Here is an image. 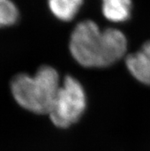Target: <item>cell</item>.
Wrapping results in <instances>:
<instances>
[{
	"label": "cell",
	"instance_id": "obj_1",
	"mask_svg": "<svg viewBox=\"0 0 150 151\" xmlns=\"http://www.w3.org/2000/svg\"><path fill=\"white\" fill-rule=\"evenodd\" d=\"M74 59L83 67L102 68L122 59L127 51V38L115 28L101 30L93 20L80 22L74 27L69 41Z\"/></svg>",
	"mask_w": 150,
	"mask_h": 151
},
{
	"label": "cell",
	"instance_id": "obj_2",
	"mask_svg": "<svg viewBox=\"0 0 150 151\" xmlns=\"http://www.w3.org/2000/svg\"><path fill=\"white\" fill-rule=\"evenodd\" d=\"M61 84L57 70L42 65L33 75H15L11 79V91L22 108L37 114H49Z\"/></svg>",
	"mask_w": 150,
	"mask_h": 151
},
{
	"label": "cell",
	"instance_id": "obj_3",
	"mask_svg": "<svg viewBox=\"0 0 150 151\" xmlns=\"http://www.w3.org/2000/svg\"><path fill=\"white\" fill-rule=\"evenodd\" d=\"M87 107V96L81 83L74 77L66 76L59 88L49 113L54 124L67 128L78 122Z\"/></svg>",
	"mask_w": 150,
	"mask_h": 151
},
{
	"label": "cell",
	"instance_id": "obj_4",
	"mask_svg": "<svg viewBox=\"0 0 150 151\" xmlns=\"http://www.w3.org/2000/svg\"><path fill=\"white\" fill-rule=\"evenodd\" d=\"M126 65L133 78L150 86V40L145 42L139 51L126 57Z\"/></svg>",
	"mask_w": 150,
	"mask_h": 151
},
{
	"label": "cell",
	"instance_id": "obj_5",
	"mask_svg": "<svg viewBox=\"0 0 150 151\" xmlns=\"http://www.w3.org/2000/svg\"><path fill=\"white\" fill-rule=\"evenodd\" d=\"M132 0H101V12L103 17L114 23L128 21L133 12Z\"/></svg>",
	"mask_w": 150,
	"mask_h": 151
},
{
	"label": "cell",
	"instance_id": "obj_6",
	"mask_svg": "<svg viewBox=\"0 0 150 151\" xmlns=\"http://www.w3.org/2000/svg\"><path fill=\"white\" fill-rule=\"evenodd\" d=\"M84 0H47L50 12L59 21H72L80 12Z\"/></svg>",
	"mask_w": 150,
	"mask_h": 151
},
{
	"label": "cell",
	"instance_id": "obj_7",
	"mask_svg": "<svg viewBox=\"0 0 150 151\" xmlns=\"http://www.w3.org/2000/svg\"><path fill=\"white\" fill-rule=\"evenodd\" d=\"M19 18V9L11 0H0V28L15 25Z\"/></svg>",
	"mask_w": 150,
	"mask_h": 151
}]
</instances>
